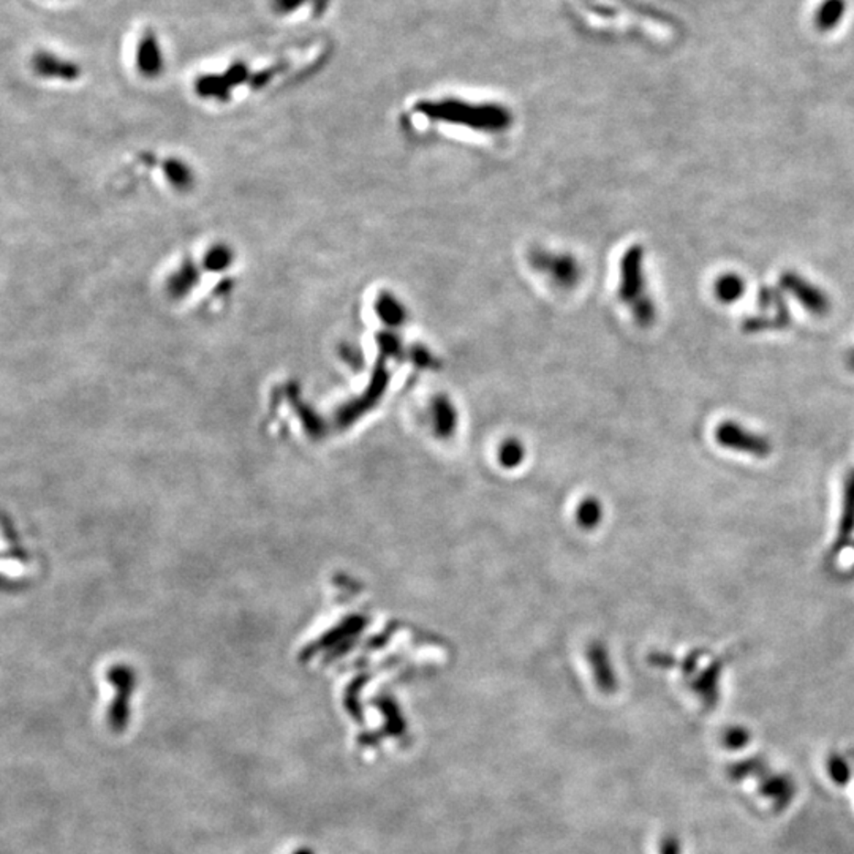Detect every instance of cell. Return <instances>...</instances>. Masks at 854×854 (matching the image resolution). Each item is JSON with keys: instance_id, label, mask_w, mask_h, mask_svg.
Masks as SVG:
<instances>
[{"instance_id": "cell-13", "label": "cell", "mask_w": 854, "mask_h": 854, "mask_svg": "<svg viewBox=\"0 0 854 854\" xmlns=\"http://www.w3.org/2000/svg\"><path fill=\"white\" fill-rule=\"evenodd\" d=\"M750 739H752V734H750L749 730L743 728V726H730V728L725 730L723 734H721V743H723V747H726L728 750L743 749V747L749 745Z\"/></svg>"}, {"instance_id": "cell-8", "label": "cell", "mask_w": 854, "mask_h": 854, "mask_svg": "<svg viewBox=\"0 0 854 854\" xmlns=\"http://www.w3.org/2000/svg\"><path fill=\"white\" fill-rule=\"evenodd\" d=\"M725 658H717L712 661L704 671L693 678L691 682V690L697 693V697L701 699L702 706L712 710L717 706L720 699V678L725 667Z\"/></svg>"}, {"instance_id": "cell-16", "label": "cell", "mask_w": 854, "mask_h": 854, "mask_svg": "<svg viewBox=\"0 0 854 854\" xmlns=\"http://www.w3.org/2000/svg\"><path fill=\"white\" fill-rule=\"evenodd\" d=\"M229 260L230 257L225 251H222V249H216V251L208 257V266H211L212 270H219V268L227 266V264H229Z\"/></svg>"}, {"instance_id": "cell-20", "label": "cell", "mask_w": 854, "mask_h": 854, "mask_svg": "<svg viewBox=\"0 0 854 854\" xmlns=\"http://www.w3.org/2000/svg\"><path fill=\"white\" fill-rule=\"evenodd\" d=\"M298 854H312V853H298Z\"/></svg>"}, {"instance_id": "cell-12", "label": "cell", "mask_w": 854, "mask_h": 854, "mask_svg": "<svg viewBox=\"0 0 854 854\" xmlns=\"http://www.w3.org/2000/svg\"><path fill=\"white\" fill-rule=\"evenodd\" d=\"M826 766H827V774L832 782L838 786H845L851 780V774H853L851 763L849 758L840 755L838 752H832L831 755L827 756Z\"/></svg>"}, {"instance_id": "cell-17", "label": "cell", "mask_w": 854, "mask_h": 854, "mask_svg": "<svg viewBox=\"0 0 854 854\" xmlns=\"http://www.w3.org/2000/svg\"><path fill=\"white\" fill-rule=\"evenodd\" d=\"M660 854H680L679 838L667 836L660 843Z\"/></svg>"}, {"instance_id": "cell-18", "label": "cell", "mask_w": 854, "mask_h": 854, "mask_svg": "<svg viewBox=\"0 0 854 854\" xmlns=\"http://www.w3.org/2000/svg\"><path fill=\"white\" fill-rule=\"evenodd\" d=\"M845 364H847V368H849L851 372H854V348L853 350H849V355L845 357Z\"/></svg>"}, {"instance_id": "cell-6", "label": "cell", "mask_w": 854, "mask_h": 854, "mask_svg": "<svg viewBox=\"0 0 854 854\" xmlns=\"http://www.w3.org/2000/svg\"><path fill=\"white\" fill-rule=\"evenodd\" d=\"M854 533V468L849 470L843 485L842 515L838 521L836 541L832 544L831 557L838 556L851 541Z\"/></svg>"}, {"instance_id": "cell-10", "label": "cell", "mask_w": 854, "mask_h": 854, "mask_svg": "<svg viewBox=\"0 0 854 854\" xmlns=\"http://www.w3.org/2000/svg\"><path fill=\"white\" fill-rule=\"evenodd\" d=\"M769 773V764L763 756H752V758H743V760L731 763L726 767V774L732 782H743L747 778H758Z\"/></svg>"}, {"instance_id": "cell-2", "label": "cell", "mask_w": 854, "mask_h": 854, "mask_svg": "<svg viewBox=\"0 0 854 854\" xmlns=\"http://www.w3.org/2000/svg\"><path fill=\"white\" fill-rule=\"evenodd\" d=\"M780 288L791 294L797 303L815 316H826L831 312V299L827 293L795 271H785L780 275Z\"/></svg>"}, {"instance_id": "cell-7", "label": "cell", "mask_w": 854, "mask_h": 854, "mask_svg": "<svg viewBox=\"0 0 854 854\" xmlns=\"http://www.w3.org/2000/svg\"><path fill=\"white\" fill-rule=\"evenodd\" d=\"M136 67L141 75L155 78L164 71L162 48L154 30H146L136 45Z\"/></svg>"}, {"instance_id": "cell-4", "label": "cell", "mask_w": 854, "mask_h": 854, "mask_svg": "<svg viewBox=\"0 0 854 854\" xmlns=\"http://www.w3.org/2000/svg\"><path fill=\"white\" fill-rule=\"evenodd\" d=\"M624 296L628 301H632L635 315L639 322L646 325L654 320L656 311L650 299L639 296V293L644 290L643 277V252L641 249H633L625 258V266H624Z\"/></svg>"}, {"instance_id": "cell-5", "label": "cell", "mask_w": 854, "mask_h": 854, "mask_svg": "<svg viewBox=\"0 0 854 854\" xmlns=\"http://www.w3.org/2000/svg\"><path fill=\"white\" fill-rule=\"evenodd\" d=\"M760 795L771 802L775 812H784L796 797V782L788 774L767 773L760 778Z\"/></svg>"}, {"instance_id": "cell-3", "label": "cell", "mask_w": 854, "mask_h": 854, "mask_svg": "<svg viewBox=\"0 0 854 854\" xmlns=\"http://www.w3.org/2000/svg\"><path fill=\"white\" fill-rule=\"evenodd\" d=\"M715 440L723 448L750 456L767 457L773 453V445L764 435L752 432L736 422H720L715 429Z\"/></svg>"}, {"instance_id": "cell-9", "label": "cell", "mask_w": 854, "mask_h": 854, "mask_svg": "<svg viewBox=\"0 0 854 854\" xmlns=\"http://www.w3.org/2000/svg\"><path fill=\"white\" fill-rule=\"evenodd\" d=\"M32 69L43 78H58L73 81L80 77V67L70 60L59 59L51 53H38L32 59Z\"/></svg>"}, {"instance_id": "cell-14", "label": "cell", "mask_w": 854, "mask_h": 854, "mask_svg": "<svg viewBox=\"0 0 854 854\" xmlns=\"http://www.w3.org/2000/svg\"><path fill=\"white\" fill-rule=\"evenodd\" d=\"M309 0H271V6L277 15L287 16L299 10Z\"/></svg>"}, {"instance_id": "cell-11", "label": "cell", "mask_w": 854, "mask_h": 854, "mask_svg": "<svg viewBox=\"0 0 854 854\" xmlns=\"http://www.w3.org/2000/svg\"><path fill=\"white\" fill-rule=\"evenodd\" d=\"M747 290L745 281L736 272H726L720 275L714 283L715 298L719 299L723 304H732L738 303L742 298L743 293Z\"/></svg>"}, {"instance_id": "cell-1", "label": "cell", "mask_w": 854, "mask_h": 854, "mask_svg": "<svg viewBox=\"0 0 854 854\" xmlns=\"http://www.w3.org/2000/svg\"><path fill=\"white\" fill-rule=\"evenodd\" d=\"M791 325V314L782 290L775 287H763L758 292V314L745 318L742 329L745 333L755 334L763 331L786 329Z\"/></svg>"}, {"instance_id": "cell-19", "label": "cell", "mask_w": 854, "mask_h": 854, "mask_svg": "<svg viewBox=\"0 0 854 854\" xmlns=\"http://www.w3.org/2000/svg\"><path fill=\"white\" fill-rule=\"evenodd\" d=\"M849 758L853 760V764H854V752H851V753H849Z\"/></svg>"}, {"instance_id": "cell-15", "label": "cell", "mask_w": 854, "mask_h": 854, "mask_svg": "<svg viewBox=\"0 0 854 854\" xmlns=\"http://www.w3.org/2000/svg\"><path fill=\"white\" fill-rule=\"evenodd\" d=\"M704 657V652L702 650H695L691 652L690 656L687 657L684 661H682V671H684L687 676L693 674V671L697 669L698 665H699V660Z\"/></svg>"}]
</instances>
